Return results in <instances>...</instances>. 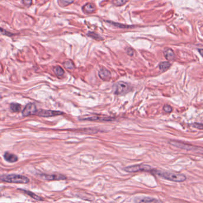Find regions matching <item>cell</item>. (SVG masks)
<instances>
[{"label": "cell", "instance_id": "1", "mask_svg": "<svg viewBox=\"0 0 203 203\" xmlns=\"http://www.w3.org/2000/svg\"><path fill=\"white\" fill-rule=\"evenodd\" d=\"M153 173L158 175V176L172 182H183L186 180L187 177L183 174L176 173V172H166L162 170H153Z\"/></svg>", "mask_w": 203, "mask_h": 203}, {"label": "cell", "instance_id": "2", "mask_svg": "<svg viewBox=\"0 0 203 203\" xmlns=\"http://www.w3.org/2000/svg\"><path fill=\"white\" fill-rule=\"evenodd\" d=\"M0 180L14 183H27L29 182L26 176L20 175H4L0 176Z\"/></svg>", "mask_w": 203, "mask_h": 203}, {"label": "cell", "instance_id": "3", "mask_svg": "<svg viewBox=\"0 0 203 203\" xmlns=\"http://www.w3.org/2000/svg\"><path fill=\"white\" fill-rule=\"evenodd\" d=\"M113 89L115 94L120 95L128 92L129 91V86L124 82H119L113 85Z\"/></svg>", "mask_w": 203, "mask_h": 203}, {"label": "cell", "instance_id": "4", "mask_svg": "<svg viewBox=\"0 0 203 203\" xmlns=\"http://www.w3.org/2000/svg\"><path fill=\"white\" fill-rule=\"evenodd\" d=\"M124 170L128 173H134L140 171L149 172L152 170V168L151 166L147 165V164H140V165H135L127 167L124 169Z\"/></svg>", "mask_w": 203, "mask_h": 203}, {"label": "cell", "instance_id": "5", "mask_svg": "<svg viewBox=\"0 0 203 203\" xmlns=\"http://www.w3.org/2000/svg\"><path fill=\"white\" fill-rule=\"evenodd\" d=\"M63 113L59 111H54V110H37L36 114L39 116L44 117V118H49L54 117L62 114Z\"/></svg>", "mask_w": 203, "mask_h": 203}, {"label": "cell", "instance_id": "6", "mask_svg": "<svg viewBox=\"0 0 203 203\" xmlns=\"http://www.w3.org/2000/svg\"><path fill=\"white\" fill-rule=\"evenodd\" d=\"M37 110L36 105L33 103H29L27 104L24 108L22 111V115L24 117L29 116L36 114Z\"/></svg>", "mask_w": 203, "mask_h": 203}, {"label": "cell", "instance_id": "7", "mask_svg": "<svg viewBox=\"0 0 203 203\" xmlns=\"http://www.w3.org/2000/svg\"><path fill=\"white\" fill-rule=\"evenodd\" d=\"M170 144H172V146H175L176 147L181 148V149H183L185 150H189V151H195L196 149H198V147H194L193 146H191V145H188L187 144L185 143H183V142H178V141H170Z\"/></svg>", "mask_w": 203, "mask_h": 203}, {"label": "cell", "instance_id": "8", "mask_svg": "<svg viewBox=\"0 0 203 203\" xmlns=\"http://www.w3.org/2000/svg\"><path fill=\"white\" fill-rule=\"evenodd\" d=\"M42 178L47 180H65L67 179L66 176L61 175V174H54V175H43Z\"/></svg>", "mask_w": 203, "mask_h": 203}, {"label": "cell", "instance_id": "9", "mask_svg": "<svg viewBox=\"0 0 203 203\" xmlns=\"http://www.w3.org/2000/svg\"><path fill=\"white\" fill-rule=\"evenodd\" d=\"M99 76L100 78L103 81H109L111 78V72L106 69H102L99 72Z\"/></svg>", "mask_w": 203, "mask_h": 203}, {"label": "cell", "instance_id": "10", "mask_svg": "<svg viewBox=\"0 0 203 203\" xmlns=\"http://www.w3.org/2000/svg\"><path fill=\"white\" fill-rule=\"evenodd\" d=\"M83 120H89V121H112L114 119L109 117H99V116H92L88 117L86 118L82 119Z\"/></svg>", "mask_w": 203, "mask_h": 203}, {"label": "cell", "instance_id": "11", "mask_svg": "<svg viewBox=\"0 0 203 203\" xmlns=\"http://www.w3.org/2000/svg\"><path fill=\"white\" fill-rule=\"evenodd\" d=\"M4 159L9 163H14L18 160V157L13 154L6 152L4 155Z\"/></svg>", "mask_w": 203, "mask_h": 203}, {"label": "cell", "instance_id": "12", "mask_svg": "<svg viewBox=\"0 0 203 203\" xmlns=\"http://www.w3.org/2000/svg\"><path fill=\"white\" fill-rule=\"evenodd\" d=\"M96 6L92 3L86 4L83 8V11L86 13H94L96 10Z\"/></svg>", "mask_w": 203, "mask_h": 203}, {"label": "cell", "instance_id": "13", "mask_svg": "<svg viewBox=\"0 0 203 203\" xmlns=\"http://www.w3.org/2000/svg\"><path fill=\"white\" fill-rule=\"evenodd\" d=\"M164 55H165L166 59L168 60H173L174 59H175V54H174V52L171 49H166L165 51H164Z\"/></svg>", "mask_w": 203, "mask_h": 203}, {"label": "cell", "instance_id": "14", "mask_svg": "<svg viewBox=\"0 0 203 203\" xmlns=\"http://www.w3.org/2000/svg\"><path fill=\"white\" fill-rule=\"evenodd\" d=\"M170 67V64L168 62H163L160 63L159 64V69L161 71L165 72L169 69Z\"/></svg>", "mask_w": 203, "mask_h": 203}, {"label": "cell", "instance_id": "15", "mask_svg": "<svg viewBox=\"0 0 203 203\" xmlns=\"http://www.w3.org/2000/svg\"><path fill=\"white\" fill-rule=\"evenodd\" d=\"M54 72L58 77H62L64 74V71L60 66H56L54 68Z\"/></svg>", "mask_w": 203, "mask_h": 203}, {"label": "cell", "instance_id": "16", "mask_svg": "<svg viewBox=\"0 0 203 203\" xmlns=\"http://www.w3.org/2000/svg\"><path fill=\"white\" fill-rule=\"evenodd\" d=\"M22 106L17 103H12L10 104V109L13 112H18L21 110Z\"/></svg>", "mask_w": 203, "mask_h": 203}, {"label": "cell", "instance_id": "17", "mask_svg": "<svg viewBox=\"0 0 203 203\" xmlns=\"http://www.w3.org/2000/svg\"><path fill=\"white\" fill-rule=\"evenodd\" d=\"M23 192H25L26 194H27L29 196H30L31 197H32V198L35 199V200H42V198L40 197H39L38 195H36L35 194H34V193L31 192V191H26V190H22Z\"/></svg>", "mask_w": 203, "mask_h": 203}, {"label": "cell", "instance_id": "18", "mask_svg": "<svg viewBox=\"0 0 203 203\" xmlns=\"http://www.w3.org/2000/svg\"><path fill=\"white\" fill-rule=\"evenodd\" d=\"M64 66L65 67V69L69 70H72L74 68V63L70 60H67L64 63Z\"/></svg>", "mask_w": 203, "mask_h": 203}, {"label": "cell", "instance_id": "19", "mask_svg": "<svg viewBox=\"0 0 203 203\" xmlns=\"http://www.w3.org/2000/svg\"><path fill=\"white\" fill-rule=\"evenodd\" d=\"M139 202H159V200H156L153 198H149V197H145L143 198L141 200H139Z\"/></svg>", "mask_w": 203, "mask_h": 203}, {"label": "cell", "instance_id": "20", "mask_svg": "<svg viewBox=\"0 0 203 203\" xmlns=\"http://www.w3.org/2000/svg\"><path fill=\"white\" fill-rule=\"evenodd\" d=\"M88 36H89L90 38H92L93 39L96 40H103L101 36H100L98 34H96L94 32H89L88 33Z\"/></svg>", "mask_w": 203, "mask_h": 203}, {"label": "cell", "instance_id": "21", "mask_svg": "<svg viewBox=\"0 0 203 203\" xmlns=\"http://www.w3.org/2000/svg\"><path fill=\"white\" fill-rule=\"evenodd\" d=\"M128 2V0H113L112 3L114 5L117 6H122L126 4Z\"/></svg>", "mask_w": 203, "mask_h": 203}, {"label": "cell", "instance_id": "22", "mask_svg": "<svg viewBox=\"0 0 203 203\" xmlns=\"http://www.w3.org/2000/svg\"><path fill=\"white\" fill-rule=\"evenodd\" d=\"M74 1V0H59V3L61 6L66 7Z\"/></svg>", "mask_w": 203, "mask_h": 203}, {"label": "cell", "instance_id": "23", "mask_svg": "<svg viewBox=\"0 0 203 203\" xmlns=\"http://www.w3.org/2000/svg\"><path fill=\"white\" fill-rule=\"evenodd\" d=\"M163 110L166 113H171L172 111V108L169 105H165L163 107Z\"/></svg>", "mask_w": 203, "mask_h": 203}, {"label": "cell", "instance_id": "24", "mask_svg": "<svg viewBox=\"0 0 203 203\" xmlns=\"http://www.w3.org/2000/svg\"><path fill=\"white\" fill-rule=\"evenodd\" d=\"M193 127L198 129H203V124L198 123H194L192 124Z\"/></svg>", "mask_w": 203, "mask_h": 203}, {"label": "cell", "instance_id": "25", "mask_svg": "<svg viewBox=\"0 0 203 203\" xmlns=\"http://www.w3.org/2000/svg\"><path fill=\"white\" fill-rule=\"evenodd\" d=\"M0 32H1L3 35H7V36H12L13 35L12 33H10L8 32L5 31L4 29H2L1 27H0Z\"/></svg>", "mask_w": 203, "mask_h": 203}, {"label": "cell", "instance_id": "26", "mask_svg": "<svg viewBox=\"0 0 203 203\" xmlns=\"http://www.w3.org/2000/svg\"><path fill=\"white\" fill-rule=\"evenodd\" d=\"M111 24H113V25L118 27H121V28H126V27H130V26H125V25H122V24H118V23H115L113 22H110Z\"/></svg>", "mask_w": 203, "mask_h": 203}, {"label": "cell", "instance_id": "27", "mask_svg": "<svg viewBox=\"0 0 203 203\" xmlns=\"http://www.w3.org/2000/svg\"><path fill=\"white\" fill-rule=\"evenodd\" d=\"M23 3L26 6H30L32 4V0H22Z\"/></svg>", "mask_w": 203, "mask_h": 203}, {"label": "cell", "instance_id": "28", "mask_svg": "<svg viewBox=\"0 0 203 203\" xmlns=\"http://www.w3.org/2000/svg\"><path fill=\"white\" fill-rule=\"evenodd\" d=\"M127 54L129 55H131V56H132L134 54V51H133V50L132 49V48H128V49L127 50Z\"/></svg>", "mask_w": 203, "mask_h": 203}]
</instances>
